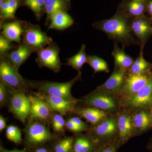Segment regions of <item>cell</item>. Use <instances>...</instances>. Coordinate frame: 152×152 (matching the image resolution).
<instances>
[{
    "instance_id": "cell-25",
    "label": "cell",
    "mask_w": 152,
    "mask_h": 152,
    "mask_svg": "<svg viewBox=\"0 0 152 152\" xmlns=\"http://www.w3.org/2000/svg\"><path fill=\"white\" fill-rule=\"evenodd\" d=\"M144 48L140 47V55L134 60L133 64L128 70V73L142 75L149 73L152 71V63L148 62L144 58Z\"/></svg>"
},
{
    "instance_id": "cell-14",
    "label": "cell",
    "mask_w": 152,
    "mask_h": 152,
    "mask_svg": "<svg viewBox=\"0 0 152 152\" xmlns=\"http://www.w3.org/2000/svg\"><path fill=\"white\" fill-rule=\"evenodd\" d=\"M31 103L30 121H39L46 123L50 122L53 112L48 104L37 96H28Z\"/></svg>"
},
{
    "instance_id": "cell-1",
    "label": "cell",
    "mask_w": 152,
    "mask_h": 152,
    "mask_svg": "<svg viewBox=\"0 0 152 152\" xmlns=\"http://www.w3.org/2000/svg\"><path fill=\"white\" fill-rule=\"evenodd\" d=\"M93 27L105 33L114 43L121 44L122 48L138 44L134 37L131 26V19L121 8L110 18L95 22Z\"/></svg>"
},
{
    "instance_id": "cell-24",
    "label": "cell",
    "mask_w": 152,
    "mask_h": 152,
    "mask_svg": "<svg viewBox=\"0 0 152 152\" xmlns=\"http://www.w3.org/2000/svg\"><path fill=\"white\" fill-rule=\"evenodd\" d=\"M48 30L55 29L62 31L70 27L74 24V20L65 11L57 12L52 16Z\"/></svg>"
},
{
    "instance_id": "cell-49",
    "label": "cell",
    "mask_w": 152,
    "mask_h": 152,
    "mask_svg": "<svg viewBox=\"0 0 152 152\" xmlns=\"http://www.w3.org/2000/svg\"><path fill=\"white\" fill-rule=\"evenodd\" d=\"M151 33H152V27H151Z\"/></svg>"
},
{
    "instance_id": "cell-50",
    "label": "cell",
    "mask_w": 152,
    "mask_h": 152,
    "mask_svg": "<svg viewBox=\"0 0 152 152\" xmlns=\"http://www.w3.org/2000/svg\"><path fill=\"white\" fill-rule=\"evenodd\" d=\"M151 19H152V17H151Z\"/></svg>"
},
{
    "instance_id": "cell-37",
    "label": "cell",
    "mask_w": 152,
    "mask_h": 152,
    "mask_svg": "<svg viewBox=\"0 0 152 152\" xmlns=\"http://www.w3.org/2000/svg\"><path fill=\"white\" fill-rule=\"evenodd\" d=\"M9 3V13L8 19H12L14 17L15 12L18 6V0H8Z\"/></svg>"
},
{
    "instance_id": "cell-16",
    "label": "cell",
    "mask_w": 152,
    "mask_h": 152,
    "mask_svg": "<svg viewBox=\"0 0 152 152\" xmlns=\"http://www.w3.org/2000/svg\"><path fill=\"white\" fill-rule=\"evenodd\" d=\"M128 71L114 68L110 77L102 85L94 90L97 91L117 95L123 84Z\"/></svg>"
},
{
    "instance_id": "cell-30",
    "label": "cell",
    "mask_w": 152,
    "mask_h": 152,
    "mask_svg": "<svg viewBox=\"0 0 152 152\" xmlns=\"http://www.w3.org/2000/svg\"><path fill=\"white\" fill-rule=\"evenodd\" d=\"M74 137H66L58 141L54 147V152H72Z\"/></svg>"
},
{
    "instance_id": "cell-34",
    "label": "cell",
    "mask_w": 152,
    "mask_h": 152,
    "mask_svg": "<svg viewBox=\"0 0 152 152\" xmlns=\"http://www.w3.org/2000/svg\"><path fill=\"white\" fill-rule=\"evenodd\" d=\"M121 148L118 139L109 143L101 146L96 152H118Z\"/></svg>"
},
{
    "instance_id": "cell-6",
    "label": "cell",
    "mask_w": 152,
    "mask_h": 152,
    "mask_svg": "<svg viewBox=\"0 0 152 152\" xmlns=\"http://www.w3.org/2000/svg\"><path fill=\"white\" fill-rule=\"evenodd\" d=\"M121 107L131 111L152 107V71L146 84L134 95L122 101Z\"/></svg>"
},
{
    "instance_id": "cell-23",
    "label": "cell",
    "mask_w": 152,
    "mask_h": 152,
    "mask_svg": "<svg viewBox=\"0 0 152 152\" xmlns=\"http://www.w3.org/2000/svg\"><path fill=\"white\" fill-rule=\"evenodd\" d=\"M124 48H120L117 43H114L112 55L113 57L115 68L128 71L134 61V58L126 53Z\"/></svg>"
},
{
    "instance_id": "cell-13",
    "label": "cell",
    "mask_w": 152,
    "mask_h": 152,
    "mask_svg": "<svg viewBox=\"0 0 152 152\" xmlns=\"http://www.w3.org/2000/svg\"><path fill=\"white\" fill-rule=\"evenodd\" d=\"M151 17L141 16L131 19V26L134 36L137 39L140 47L144 48L152 36Z\"/></svg>"
},
{
    "instance_id": "cell-3",
    "label": "cell",
    "mask_w": 152,
    "mask_h": 152,
    "mask_svg": "<svg viewBox=\"0 0 152 152\" xmlns=\"http://www.w3.org/2000/svg\"><path fill=\"white\" fill-rule=\"evenodd\" d=\"M81 72L69 81L57 83L50 81H28L30 88H35L40 94L61 97L68 99H75L71 93V90L74 84L81 80Z\"/></svg>"
},
{
    "instance_id": "cell-43",
    "label": "cell",
    "mask_w": 152,
    "mask_h": 152,
    "mask_svg": "<svg viewBox=\"0 0 152 152\" xmlns=\"http://www.w3.org/2000/svg\"><path fill=\"white\" fill-rule=\"evenodd\" d=\"M146 149L150 152H152V136L150 137L148 144H147Z\"/></svg>"
},
{
    "instance_id": "cell-9",
    "label": "cell",
    "mask_w": 152,
    "mask_h": 152,
    "mask_svg": "<svg viewBox=\"0 0 152 152\" xmlns=\"http://www.w3.org/2000/svg\"><path fill=\"white\" fill-rule=\"evenodd\" d=\"M11 91L9 110L15 118L25 123L31 114V103L28 96L23 91Z\"/></svg>"
},
{
    "instance_id": "cell-18",
    "label": "cell",
    "mask_w": 152,
    "mask_h": 152,
    "mask_svg": "<svg viewBox=\"0 0 152 152\" xmlns=\"http://www.w3.org/2000/svg\"><path fill=\"white\" fill-rule=\"evenodd\" d=\"M75 134L72 152H96L101 146L89 132Z\"/></svg>"
},
{
    "instance_id": "cell-2",
    "label": "cell",
    "mask_w": 152,
    "mask_h": 152,
    "mask_svg": "<svg viewBox=\"0 0 152 152\" xmlns=\"http://www.w3.org/2000/svg\"><path fill=\"white\" fill-rule=\"evenodd\" d=\"M79 105L93 107L110 114H116L121 108V101L116 95L94 90L78 99Z\"/></svg>"
},
{
    "instance_id": "cell-20",
    "label": "cell",
    "mask_w": 152,
    "mask_h": 152,
    "mask_svg": "<svg viewBox=\"0 0 152 152\" xmlns=\"http://www.w3.org/2000/svg\"><path fill=\"white\" fill-rule=\"evenodd\" d=\"M147 1L124 0L118 7L129 18L132 19L144 15L147 12Z\"/></svg>"
},
{
    "instance_id": "cell-26",
    "label": "cell",
    "mask_w": 152,
    "mask_h": 152,
    "mask_svg": "<svg viewBox=\"0 0 152 152\" xmlns=\"http://www.w3.org/2000/svg\"><path fill=\"white\" fill-rule=\"evenodd\" d=\"M86 46L84 44L82 45L81 48L78 53L73 56L67 59V65L72 66L73 69L79 72L83 66L86 63H87L88 56L86 52Z\"/></svg>"
},
{
    "instance_id": "cell-33",
    "label": "cell",
    "mask_w": 152,
    "mask_h": 152,
    "mask_svg": "<svg viewBox=\"0 0 152 152\" xmlns=\"http://www.w3.org/2000/svg\"><path fill=\"white\" fill-rule=\"evenodd\" d=\"M11 42L2 35L0 36V55L1 58H5L9 51L12 48Z\"/></svg>"
},
{
    "instance_id": "cell-22",
    "label": "cell",
    "mask_w": 152,
    "mask_h": 152,
    "mask_svg": "<svg viewBox=\"0 0 152 152\" xmlns=\"http://www.w3.org/2000/svg\"><path fill=\"white\" fill-rule=\"evenodd\" d=\"M2 35L10 41L20 43L21 37L25 31L24 27L19 21L6 23L2 26Z\"/></svg>"
},
{
    "instance_id": "cell-40",
    "label": "cell",
    "mask_w": 152,
    "mask_h": 152,
    "mask_svg": "<svg viewBox=\"0 0 152 152\" xmlns=\"http://www.w3.org/2000/svg\"><path fill=\"white\" fill-rule=\"evenodd\" d=\"M7 126V120L2 115H0V132H2Z\"/></svg>"
},
{
    "instance_id": "cell-45",
    "label": "cell",
    "mask_w": 152,
    "mask_h": 152,
    "mask_svg": "<svg viewBox=\"0 0 152 152\" xmlns=\"http://www.w3.org/2000/svg\"><path fill=\"white\" fill-rule=\"evenodd\" d=\"M37 1V0H25V3L30 8Z\"/></svg>"
},
{
    "instance_id": "cell-17",
    "label": "cell",
    "mask_w": 152,
    "mask_h": 152,
    "mask_svg": "<svg viewBox=\"0 0 152 152\" xmlns=\"http://www.w3.org/2000/svg\"><path fill=\"white\" fill-rule=\"evenodd\" d=\"M151 109L143 108L130 111L136 137L142 135L152 129Z\"/></svg>"
},
{
    "instance_id": "cell-44",
    "label": "cell",
    "mask_w": 152,
    "mask_h": 152,
    "mask_svg": "<svg viewBox=\"0 0 152 152\" xmlns=\"http://www.w3.org/2000/svg\"><path fill=\"white\" fill-rule=\"evenodd\" d=\"M34 152H50L48 149L44 147H38Z\"/></svg>"
},
{
    "instance_id": "cell-46",
    "label": "cell",
    "mask_w": 152,
    "mask_h": 152,
    "mask_svg": "<svg viewBox=\"0 0 152 152\" xmlns=\"http://www.w3.org/2000/svg\"><path fill=\"white\" fill-rule=\"evenodd\" d=\"M151 126L152 127V107L151 109Z\"/></svg>"
},
{
    "instance_id": "cell-15",
    "label": "cell",
    "mask_w": 152,
    "mask_h": 152,
    "mask_svg": "<svg viewBox=\"0 0 152 152\" xmlns=\"http://www.w3.org/2000/svg\"><path fill=\"white\" fill-rule=\"evenodd\" d=\"M37 94V96L42 98L48 104L54 112L59 113L63 115L69 113H74L77 105L78 99H68L66 98L55 96Z\"/></svg>"
},
{
    "instance_id": "cell-5",
    "label": "cell",
    "mask_w": 152,
    "mask_h": 152,
    "mask_svg": "<svg viewBox=\"0 0 152 152\" xmlns=\"http://www.w3.org/2000/svg\"><path fill=\"white\" fill-rule=\"evenodd\" d=\"M18 70L7 61L5 58H1L0 61V80L12 91L26 92L29 86L19 72Z\"/></svg>"
},
{
    "instance_id": "cell-11",
    "label": "cell",
    "mask_w": 152,
    "mask_h": 152,
    "mask_svg": "<svg viewBox=\"0 0 152 152\" xmlns=\"http://www.w3.org/2000/svg\"><path fill=\"white\" fill-rule=\"evenodd\" d=\"M151 72L142 75H133L127 72L121 88L117 94L121 102L137 93L146 84Z\"/></svg>"
},
{
    "instance_id": "cell-35",
    "label": "cell",
    "mask_w": 152,
    "mask_h": 152,
    "mask_svg": "<svg viewBox=\"0 0 152 152\" xmlns=\"http://www.w3.org/2000/svg\"><path fill=\"white\" fill-rule=\"evenodd\" d=\"M81 118L80 117L77 115L72 116L68 119L80 128L83 132H88L91 127V125L89 124L88 122L83 121Z\"/></svg>"
},
{
    "instance_id": "cell-27",
    "label": "cell",
    "mask_w": 152,
    "mask_h": 152,
    "mask_svg": "<svg viewBox=\"0 0 152 152\" xmlns=\"http://www.w3.org/2000/svg\"><path fill=\"white\" fill-rule=\"evenodd\" d=\"M66 6L64 0H45V8L48 19L50 20L52 16L59 11H65Z\"/></svg>"
},
{
    "instance_id": "cell-38",
    "label": "cell",
    "mask_w": 152,
    "mask_h": 152,
    "mask_svg": "<svg viewBox=\"0 0 152 152\" xmlns=\"http://www.w3.org/2000/svg\"><path fill=\"white\" fill-rule=\"evenodd\" d=\"M66 128L68 130L70 131L71 132L74 133L75 134H77L83 132V131L80 128L77 126L69 119L66 121Z\"/></svg>"
},
{
    "instance_id": "cell-12",
    "label": "cell",
    "mask_w": 152,
    "mask_h": 152,
    "mask_svg": "<svg viewBox=\"0 0 152 152\" xmlns=\"http://www.w3.org/2000/svg\"><path fill=\"white\" fill-rule=\"evenodd\" d=\"M118 128V140L120 147L123 146L131 139L136 137L130 111L121 107L117 113Z\"/></svg>"
},
{
    "instance_id": "cell-29",
    "label": "cell",
    "mask_w": 152,
    "mask_h": 152,
    "mask_svg": "<svg viewBox=\"0 0 152 152\" xmlns=\"http://www.w3.org/2000/svg\"><path fill=\"white\" fill-rule=\"evenodd\" d=\"M52 128L54 132L56 134H63L65 130L66 121L63 115L55 112L53 113L51 118Z\"/></svg>"
},
{
    "instance_id": "cell-47",
    "label": "cell",
    "mask_w": 152,
    "mask_h": 152,
    "mask_svg": "<svg viewBox=\"0 0 152 152\" xmlns=\"http://www.w3.org/2000/svg\"><path fill=\"white\" fill-rule=\"evenodd\" d=\"M5 0H0V7L2 5Z\"/></svg>"
},
{
    "instance_id": "cell-28",
    "label": "cell",
    "mask_w": 152,
    "mask_h": 152,
    "mask_svg": "<svg viewBox=\"0 0 152 152\" xmlns=\"http://www.w3.org/2000/svg\"><path fill=\"white\" fill-rule=\"evenodd\" d=\"M87 64L89 65L94 70V75L99 72H110L108 65L107 62L97 56H88Z\"/></svg>"
},
{
    "instance_id": "cell-32",
    "label": "cell",
    "mask_w": 152,
    "mask_h": 152,
    "mask_svg": "<svg viewBox=\"0 0 152 152\" xmlns=\"http://www.w3.org/2000/svg\"><path fill=\"white\" fill-rule=\"evenodd\" d=\"M11 95V90L2 83H0V105L1 107L9 104Z\"/></svg>"
},
{
    "instance_id": "cell-36",
    "label": "cell",
    "mask_w": 152,
    "mask_h": 152,
    "mask_svg": "<svg viewBox=\"0 0 152 152\" xmlns=\"http://www.w3.org/2000/svg\"><path fill=\"white\" fill-rule=\"evenodd\" d=\"M45 0H37L33 4L30 8L35 13L38 18L40 17V14L43 7H45Z\"/></svg>"
},
{
    "instance_id": "cell-21",
    "label": "cell",
    "mask_w": 152,
    "mask_h": 152,
    "mask_svg": "<svg viewBox=\"0 0 152 152\" xmlns=\"http://www.w3.org/2000/svg\"><path fill=\"white\" fill-rule=\"evenodd\" d=\"M33 52L34 51L31 48L23 44L20 45L17 49L7 55L5 58L10 64L19 69Z\"/></svg>"
},
{
    "instance_id": "cell-39",
    "label": "cell",
    "mask_w": 152,
    "mask_h": 152,
    "mask_svg": "<svg viewBox=\"0 0 152 152\" xmlns=\"http://www.w3.org/2000/svg\"><path fill=\"white\" fill-rule=\"evenodd\" d=\"M1 9V18L4 19H8L9 13V3L8 0H5L2 5L0 7Z\"/></svg>"
},
{
    "instance_id": "cell-7",
    "label": "cell",
    "mask_w": 152,
    "mask_h": 152,
    "mask_svg": "<svg viewBox=\"0 0 152 152\" xmlns=\"http://www.w3.org/2000/svg\"><path fill=\"white\" fill-rule=\"evenodd\" d=\"M25 132L26 142L30 146L45 143L53 138V135L46 123L39 121H29Z\"/></svg>"
},
{
    "instance_id": "cell-4",
    "label": "cell",
    "mask_w": 152,
    "mask_h": 152,
    "mask_svg": "<svg viewBox=\"0 0 152 152\" xmlns=\"http://www.w3.org/2000/svg\"><path fill=\"white\" fill-rule=\"evenodd\" d=\"M88 132L101 146L118 139L117 113L109 114L98 124L91 126Z\"/></svg>"
},
{
    "instance_id": "cell-10",
    "label": "cell",
    "mask_w": 152,
    "mask_h": 152,
    "mask_svg": "<svg viewBox=\"0 0 152 152\" xmlns=\"http://www.w3.org/2000/svg\"><path fill=\"white\" fill-rule=\"evenodd\" d=\"M60 49L55 43H52L46 48L37 51L36 63L40 67H45L55 73L61 70L62 64L59 57Z\"/></svg>"
},
{
    "instance_id": "cell-42",
    "label": "cell",
    "mask_w": 152,
    "mask_h": 152,
    "mask_svg": "<svg viewBox=\"0 0 152 152\" xmlns=\"http://www.w3.org/2000/svg\"><path fill=\"white\" fill-rule=\"evenodd\" d=\"M1 152H27L25 150H8L6 149L3 147L1 146Z\"/></svg>"
},
{
    "instance_id": "cell-19",
    "label": "cell",
    "mask_w": 152,
    "mask_h": 152,
    "mask_svg": "<svg viewBox=\"0 0 152 152\" xmlns=\"http://www.w3.org/2000/svg\"><path fill=\"white\" fill-rule=\"evenodd\" d=\"M74 114L84 119L91 126L98 124L110 114L96 108L78 104L76 107Z\"/></svg>"
},
{
    "instance_id": "cell-31",
    "label": "cell",
    "mask_w": 152,
    "mask_h": 152,
    "mask_svg": "<svg viewBox=\"0 0 152 152\" xmlns=\"http://www.w3.org/2000/svg\"><path fill=\"white\" fill-rule=\"evenodd\" d=\"M6 136L8 140L15 143L19 144L22 142L21 132L20 129L15 125H10L7 126Z\"/></svg>"
},
{
    "instance_id": "cell-8",
    "label": "cell",
    "mask_w": 152,
    "mask_h": 152,
    "mask_svg": "<svg viewBox=\"0 0 152 152\" xmlns=\"http://www.w3.org/2000/svg\"><path fill=\"white\" fill-rule=\"evenodd\" d=\"M24 27L23 44L30 47L34 51L37 52L53 43V39L42 31L39 26L25 23Z\"/></svg>"
},
{
    "instance_id": "cell-48",
    "label": "cell",
    "mask_w": 152,
    "mask_h": 152,
    "mask_svg": "<svg viewBox=\"0 0 152 152\" xmlns=\"http://www.w3.org/2000/svg\"><path fill=\"white\" fill-rule=\"evenodd\" d=\"M133 1H147V0H133Z\"/></svg>"
},
{
    "instance_id": "cell-41",
    "label": "cell",
    "mask_w": 152,
    "mask_h": 152,
    "mask_svg": "<svg viewBox=\"0 0 152 152\" xmlns=\"http://www.w3.org/2000/svg\"><path fill=\"white\" fill-rule=\"evenodd\" d=\"M147 12L150 17L152 16V0L147 1Z\"/></svg>"
}]
</instances>
